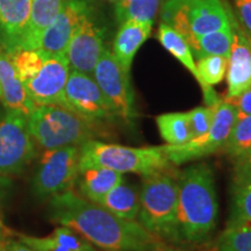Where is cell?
<instances>
[{"mask_svg":"<svg viewBox=\"0 0 251 251\" xmlns=\"http://www.w3.org/2000/svg\"><path fill=\"white\" fill-rule=\"evenodd\" d=\"M99 205L118 218L135 221L140 213V191L122 180L106 194Z\"/></svg>","mask_w":251,"mask_h":251,"instance_id":"obj_22","label":"cell"},{"mask_svg":"<svg viewBox=\"0 0 251 251\" xmlns=\"http://www.w3.org/2000/svg\"><path fill=\"white\" fill-rule=\"evenodd\" d=\"M237 24L246 33L251 34V0H233Z\"/></svg>","mask_w":251,"mask_h":251,"instance_id":"obj_31","label":"cell"},{"mask_svg":"<svg viewBox=\"0 0 251 251\" xmlns=\"http://www.w3.org/2000/svg\"><path fill=\"white\" fill-rule=\"evenodd\" d=\"M7 240V238H6ZM0 251H6L5 249V240H0Z\"/></svg>","mask_w":251,"mask_h":251,"instance_id":"obj_40","label":"cell"},{"mask_svg":"<svg viewBox=\"0 0 251 251\" xmlns=\"http://www.w3.org/2000/svg\"><path fill=\"white\" fill-rule=\"evenodd\" d=\"M98 1H102V2H107V4H117L118 0H98Z\"/></svg>","mask_w":251,"mask_h":251,"instance_id":"obj_41","label":"cell"},{"mask_svg":"<svg viewBox=\"0 0 251 251\" xmlns=\"http://www.w3.org/2000/svg\"><path fill=\"white\" fill-rule=\"evenodd\" d=\"M214 242L218 251H251V225L227 226Z\"/></svg>","mask_w":251,"mask_h":251,"instance_id":"obj_29","label":"cell"},{"mask_svg":"<svg viewBox=\"0 0 251 251\" xmlns=\"http://www.w3.org/2000/svg\"><path fill=\"white\" fill-rule=\"evenodd\" d=\"M79 148L68 146L43 151L31 181L36 197L50 198L72 190L79 172Z\"/></svg>","mask_w":251,"mask_h":251,"instance_id":"obj_8","label":"cell"},{"mask_svg":"<svg viewBox=\"0 0 251 251\" xmlns=\"http://www.w3.org/2000/svg\"><path fill=\"white\" fill-rule=\"evenodd\" d=\"M157 40L166 51L170 52L178 62H180L193 75V77L198 81L199 77H198L197 65L194 62V55L186 39L180 33H178L175 28L161 23L158 30H157Z\"/></svg>","mask_w":251,"mask_h":251,"instance_id":"obj_23","label":"cell"},{"mask_svg":"<svg viewBox=\"0 0 251 251\" xmlns=\"http://www.w3.org/2000/svg\"><path fill=\"white\" fill-rule=\"evenodd\" d=\"M105 27L94 17L87 15L69 43L67 58L71 70L92 76L97 63L105 51Z\"/></svg>","mask_w":251,"mask_h":251,"instance_id":"obj_12","label":"cell"},{"mask_svg":"<svg viewBox=\"0 0 251 251\" xmlns=\"http://www.w3.org/2000/svg\"><path fill=\"white\" fill-rule=\"evenodd\" d=\"M140 199L139 224L165 244L181 248L177 176L172 169L144 176Z\"/></svg>","mask_w":251,"mask_h":251,"instance_id":"obj_3","label":"cell"},{"mask_svg":"<svg viewBox=\"0 0 251 251\" xmlns=\"http://www.w3.org/2000/svg\"><path fill=\"white\" fill-rule=\"evenodd\" d=\"M124 180V175L106 168L80 169L76 184L79 196L94 203L101 202L109 191Z\"/></svg>","mask_w":251,"mask_h":251,"instance_id":"obj_21","label":"cell"},{"mask_svg":"<svg viewBox=\"0 0 251 251\" xmlns=\"http://www.w3.org/2000/svg\"><path fill=\"white\" fill-rule=\"evenodd\" d=\"M233 37L234 29L233 24H231L230 26L222 28V29L200 36L196 40L191 49H192L193 55L198 58L211 55L225 56L228 58L230 55L231 45H233Z\"/></svg>","mask_w":251,"mask_h":251,"instance_id":"obj_26","label":"cell"},{"mask_svg":"<svg viewBox=\"0 0 251 251\" xmlns=\"http://www.w3.org/2000/svg\"><path fill=\"white\" fill-rule=\"evenodd\" d=\"M35 141L28 127V118L5 109L0 113V176L23 174L35 158Z\"/></svg>","mask_w":251,"mask_h":251,"instance_id":"obj_7","label":"cell"},{"mask_svg":"<svg viewBox=\"0 0 251 251\" xmlns=\"http://www.w3.org/2000/svg\"><path fill=\"white\" fill-rule=\"evenodd\" d=\"M231 25V13L221 0H188V29L191 48L197 39Z\"/></svg>","mask_w":251,"mask_h":251,"instance_id":"obj_15","label":"cell"},{"mask_svg":"<svg viewBox=\"0 0 251 251\" xmlns=\"http://www.w3.org/2000/svg\"><path fill=\"white\" fill-rule=\"evenodd\" d=\"M234 176L251 178V149L243 156L234 159Z\"/></svg>","mask_w":251,"mask_h":251,"instance_id":"obj_33","label":"cell"},{"mask_svg":"<svg viewBox=\"0 0 251 251\" xmlns=\"http://www.w3.org/2000/svg\"><path fill=\"white\" fill-rule=\"evenodd\" d=\"M48 216L51 222L72 229L105 251H156L165 244L137 220L118 218L74 190L50 197Z\"/></svg>","mask_w":251,"mask_h":251,"instance_id":"obj_1","label":"cell"},{"mask_svg":"<svg viewBox=\"0 0 251 251\" xmlns=\"http://www.w3.org/2000/svg\"><path fill=\"white\" fill-rule=\"evenodd\" d=\"M194 251H218L216 250V246L214 241H211V242L202 244V246L198 247L194 249Z\"/></svg>","mask_w":251,"mask_h":251,"instance_id":"obj_37","label":"cell"},{"mask_svg":"<svg viewBox=\"0 0 251 251\" xmlns=\"http://www.w3.org/2000/svg\"><path fill=\"white\" fill-rule=\"evenodd\" d=\"M235 105L237 109V120L242 119L248 115H251V87L244 91L242 94L236 97V98L227 100Z\"/></svg>","mask_w":251,"mask_h":251,"instance_id":"obj_32","label":"cell"},{"mask_svg":"<svg viewBox=\"0 0 251 251\" xmlns=\"http://www.w3.org/2000/svg\"><path fill=\"white\" fill-rule=\"evenodd\" d=\"M92 76L115 115L125 121L133 120L136 117V112L130 85V72L121 67L112 50L105 49Z\"/></svg>","mask_w":251,"mask_h":251,"instance_id":"obj_9","label":"cell"},{"mask_svg":"<svg viewBox=\"0 0 251 251\" xmlns=\"http://www.w3.org/2000/svg\"><path fill=\"white\" fill-rule=\"evenodd\" d=\"M11 186V178L5 177V176H0V214H1L2 208H4V203L6 201V199H7Z\"/></svg>","mask_w":251,"mask_h":251,"instance_id":"obj_34","label":"cell"},{"mask_svg":"<svg viewBox=\"0 0 251 251\" xmlns=\"http://www.w3.org/2000/svg\"><path fill=\"white\" fill-rule=\"evenodd\" d=\"M153 23L126 20L120 24L113 42V55L127 72H130L134 58L141 47L149 39Z\"/></svg>","mask_w":251,"mask_h":251,"instance_id":"obj_18","label":"cell"},{"mask_svg":"<svg viewBox=\"0 0 251 251\" xmlns=\"http://www.w3.org/2000/svg\"><path fill=\"white\" fill-rule=\"evenodd\" d=\"M243 31H244V30H243ZM244 35H246V39H247V41H248V45H249L250 50H251V34L246 33V31H244Z\"/></svg>","mask_w":251,"mask_h":251,"instance_id":"obj_39","label":"cell"},{"mask_svg":"<svg viewBox=\"0 0 251 251\" xmlns=\"http://www.w3.org/2000/svg\"><path fill=\"white\" fill-rule=\"evenodd\" d=\"M241 225H251V178L234 176L227 226Z\"/></svg>","mask_w":251,"mask_h":251,"instance_id":"obj_24","label":"cell"},{"mask_svg":"<svg viewBox=\"0 0 251 251\" xmlns=\"http://www.w3.org/2000/svg\"><path fill=\"white\" fill-rule=\"evenodd\" d=\"M236 121L237 109L235 105L226 99H221L215 105L212 126L205 135L179 146L164 144L161 146V149L169 162L175 165L205 158L221 151Z\"/></svg>","mask_w":251,"mask_h":251,"instance_id":"obj_6","label":"cell"},{"mask_svg":"<svg viewBox=\"0 0 251 251\" xmlns=\"http://www.w3.org/2000/svg\"><path fill=\"white\" fill-rule=\"evenodd\" d=\"M115 18L119 24L126 20L153 23L161 6V0H118Z\"/></svg>","mask_w":251,"mask_h":251,"instance_id":"obj_27","label":"cell"},{"mask_svg":"<svg viewBox=\"0 0 251 251\" xmlns=\"http://www.w3.org/2000/svg\"><path fill=\"white\" fill-rule=\"evenodd\" d=\"M92 12L93 0H63L57 17L42 35L37 49L49 54H65L72 36Z\"/></svg>","mask_w":251,"mask_h":251,"instance_id":"obj_13","label":"cell"},{"mask_svg":"<svg viewBox=\"0 0 251 251\" xmlns=\"http://www.w3.org/2000/svg\"><path fill=\"white\" fill-rule=\"evenodd\" d=\"M30 14V0H0V47L7 52L19 48Z\"/></svg>","mask_w":251,"mask_h":251,"instance_id":"obj_16","label":"cell"},{"mask_svg":"<svg viewBox=\"0 0 251 251\" xmlns=\"http://www.w3.org/2000/svg\"><path fill=\"white\" fill-rule=\"evenodd\" d=\"M63 106L99 125L117 117L93 76L76 70H71L69 75Z\"/></svg>","mask_w":251,"mask_h":251,"instance_id":"obj_10","label":"cell"},{"mask_svg":"<svg viewBox=\"0 0 251 251\" xmlns=\"http://www.w3.org/2000/svg\"><path fill=\"white\" fill-rule=\"evenodd\" d=\"M0 100H1V87H0Z\"/></svg>","mask_w":251,"mask_h":251,"instance_id":"obj_42","label":"cell"},{"mask_svg":"<svg viewBox=\"0 0 251 251\" xmlns=\"http://www.w3.org/2000/svg\"><path fill=\"white\" fill-rule=\"evenodd\" d=\"M251 149V115L238 119L221 151L236 159Z\"/></svg>","mask_w":251,"mask_h":251,"instance_id":"obj_28","label":"cell"},{"mask_svg":"<svg viewBox=\"0 0 251 251\" xmlns=\"http://www.w3.org/2000/svg\"><path fill=\"white\" fill-rule=\"evenodd\" d=\"M14 237L36 251H97L93 244L64 226L55 228L43 237L19 233H14Z\"/></svg>","mask_w":251,"mask_h":251,"instance_id":"obj_19","label":"cell"},{"mask_svg":"<svg viewBox=\"0 0 251 251\" xmlns=\"http://www.w3.org/2000/svg\"><path fill=\"white\" fill-rule=\"evenodd\" d=\"M156 125L166 144L179 146L192 140L187 112L164 113L156 117Z\"/></svg>","mask_w":251,"mask_h":251,"instance_id":"obj_25","label":"cell"},{"mask_svg":"<svg viewBox=\"0 0 251 251\" xmlns=\"http://www.w3.org/2000/svg\"><path fill=\"white\" fill-rule=\"evenodd\" d=\"M234 37L230 55L228 57L227 94L226 100H230L242 94L251 87V50L244 31L231 14Z\"/></svg>","mask_w":251,"mask_h":251,"instance_id":"obj_14","label":"cell"},{"mask_svg":"<svg viewBox=\"0 0 251 251\" xmlns=\"http://www.w3.org/2000/svg\"><path fill=\"white\" fill-rule=\"evenodd\" d=\"M99 124L61 105H39L28 117V127L41 148L78 146L101 135Z\"/></svg>","mask_w":251,"mask_h":251,"instance_id":"obj_4","label":"cell"},{"mask_svg":"<svg viewBox=\"0 0 251 251\" xmlns=\"http://www.w3.org/2000/svg\"><path fill=\"white\" fill-rule=\"evenodd\" d=\"M0 87L2 106L8 111L19 112L29 117L35 108V103L28 96L26 87L19 78L8 52L0 47Z\"/></svg>","mask_w":251,"mask_h":251,"instance_id":"obj_17","label":"cell"},{"mask_svg":"<svg viewBox=\"0 0 251 251\" xmlns=\"http://www.w3.org/2000/svg\"><path fill=\"white\" fill-rule=\"evenodd\" d=\"M178 222L183 249L213 241L219 218L214 174L206 163H196L177 175Z\"/></svg>","mask_w":251,"mask_h":251,"instance_id":"obj_2","label":"cell"},{"mask_svg":"<svg viewBox=\"0 0 251 251\" xmlns=\"http://www.w3.org/2000/svg\"><path fill=\"white\" fill-rule=\"evenodd\" d=\"M161 146L126 147L102 142L97 139L83 143L79 148V170L87 168H106L120 174L152 175L155 172L171 170Z\"/></svg>","mask_w":251,"mask_h":251,"instance_id":"obj_5","label":"cell"},{"mask_svg":"<svg viewBox=\"0 0 251 251\" xmlns=\"http://www.w3.org/2000/svg\"><path fill=\"white\" fill-rule=\"evenodd\" d=\"M156 251H188L186 249H183V248L175 247V246H169V244H163L157 249Z\"/></svg>","mask_w":251,"mask_h":251,"instance_id":"obj_38","label":"cell"},{"mask_svg":"<svg viewBox=\"0 0 251 251\" xmlns=\"http://www.w3.org/2000/svg\"><path fill=\"white\" fill-rule=\"evenodd\" d=\"M70 71L67 55L48 54L39 71L24 83L31 101L36 106H63V96Z\"/></svg>","mask_w":251,"mask_h":251,"instance_id":"obj_11","label":"cell"},{"mask_svg":"<svg viewBox=\"0 0 251 251\" xmlns=\"http://www.w3.org/2000/svg\"><path fill=\"white\" fill-rule=\"evenodd\" d=\"M215 106H201L187 112L192 140L202 136L209 130L212 126Z\"/></svg>","mask_w":251,"mask_h":251,"instance_id":"obj_30","label":"cell"},{"mask_svg":"<svg viewBox=\"0 0 251 251\" xmlns=\"http://www.w3.org/2000/svg\"><path fill=\"white\" fill-rule=\"evenodd\" d=\"M9 237H14V231L11 230L0 218V240H6Z\"/></svg>","mask_w":251,"mask_h":251,"instance_id":"obj_36","label":"cell"},{"mask_svg":"<svg viewBox=\"0 0 251 251\" xmlns=\"http://www.w3.org/2000/svg\"><path fill=\"white\" fill-rule=\"evenodd\" d=\"M5 249L6 251H36L33 248L19 241L18 238L13 237H9L7 240H5Z\"/></svg>","mask_w":251,"mask_h":251,"instance_id":"obj_35","label":"cell"},{"mask_svg":"<svg viewBox=\"0 0 251 251\" xmlns=\"http://www.w3.org/2000/svg\"><path fill=\"white\" fill-rule=\"evenodd\" d=\"M63 0H30V14L18 49H37L45 31L54 23Z\"/></svg>","mask_w":251,"mask_h":251,"instance_id":"obj_20","label":"cell"}]
</instances>
